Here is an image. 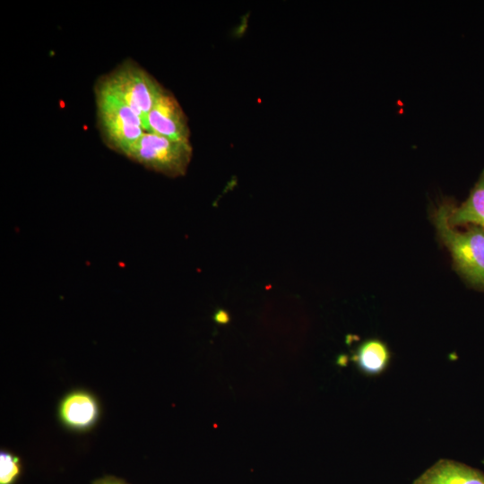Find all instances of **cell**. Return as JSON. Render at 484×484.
<instances>
[{
    "instance_id": "1",
    "label": "cell",
    "mask_w": 484,
    "mask_h": 484,
    "mask_svg": "<svg viewBox=\"0 0 484 484\" xmlns=\"http://www.w3.org/2000/svg\"><path fill=\"white\" fill-rule=\"evenodd\" d=\"M98 127L104 143L124 155L146 132L139 116L99 81L95 86Z\"/></svg>"
},
{
    "instance_id": "2",
    "label": "cell",
    "mask_w": 484,
    "mask_h": 484,
    "mask_svg": "<svg viewBox=\"0 0 484 484\" xmlns=\"http://www.w3.org/2000/svg\"><path fill=\"white\" fill-rule=\"evenodd\" d=\"M451 207L444 203L436 212L437 232L458 270L473 285L484 289V229L471 225L464 231L455 230L449 223Z\"/></svg>"
},
{
    "instance_id": "3",
    "label": "cell",
    "mask_w": 484,
    "mask_h": 484,
    "mask_svg": "<svg viewBox=\"0 0 484 484\" xmlns=\"http://www.w3.org/2000/svg\"><path fill=\"white\" fill-rule=\"evenodd\" d=\"M99 82L139 116L147 132V116L164 87L131 59L123 61Z\"/></svg>"
},
{
    "instance_id": "4",
    "label": "cell",
    "mask_w": 484,
    "mask_h": 484,
    "mask_svg": "<svg viewBox=\"0 0 484 484\" xmlns=\"http://www.w3.org/2000/svg\"><path fill=\"white\" fill-rule=\"evenodd\" d=\"M193 154L191 142H177L145 132L124 154L130 160L169 177L186 174Z\"/></svg>"
},
{
    "instance_id": "5",
    "label": "cell",
    "mask_w": 484,
    "mask_h": 484,
    "mask_svg": "<svg viewBox=\"0 0 484 484\" xmlns=\"http://www.w3.org/2000/svg\"><path fill=\"white\" fill-rule=\"evenodd\" d=\"M146 127L147 132L190 143L187 117L174 94L165 88L147 116Z\"/></svg>"
},
{
    "instance_id": "6",
    "label": "cell",
    "mask_w": 484,
    "mask_h": 484,
    "mask_svg": "<svg viewBox=\"0 0 484 484\" xmlns=\"http://www.w3.org/2000/svg\"><path fill=\"white\" fill-rule=\"evenodd\" d=\"M100 408L95 395L85 390H73L65 394L58 405L60 422L68 429L85 431L99 418Z\"/></svg>"
},
{
    "instance_id": "7",
    "label": "cell",
    "mask_w": 484,
    "mask_h": 484,
    "mask_svg": "<svg viewBox=\"0 0 484 484\" xmlns=\"http://www.w3.org/2000/svg\"><path fill=\"white\" fill-rule=\"evenodd\" d=\"M417 484H484V473L466 464L441 459L414 480Z\"/></svg>"
},
{
    "instance_id": "8",
    "label": "cell",
    "mask_w": 484,
    "mask_h": 484,
    "mask_svg": "<svg viewBox=\"0 0 484 484\" xmlns=\"http://www.w3.org/2000/svg\"><path fill=\"white\" fill-rule=\"evenodd\" d=\"M352 359L363 374L378 376L388 367L391 353L384 341L371 338L359 345Z\"/></svg>"
},
{
    "instance_id": "9",
    "label": "cell",
    "mask_w": 484,
    "mask_h": 484,
    "mask_svg": "<svg viewBox=\"0 0 484 484\" xmlns=\"http://www.w3.org/2000/svg\"><path fill=\"white\" fill-rule=\"evenodd\" d=\"M449 223L453 227L471 224L484 229V170L467 200L459 207L452 205Z\"/></svg>"
},
{
    "instance_id": "10",
    "label": "cell",
    "mask_w": 484,
    "mask_h": 484,
    "mask_svg": "<svg viewBox=\"0 0 484 484\" xmlns=\"http://www.w3.org/2000/svg\"><path fill=\"white\" fill-rule=\"evenodd\" d=\"M21 472L19 458L13 454L0 453V484H13Z\"/></svg>"
},
{
    "instance_id": "11",
    "label": "cell",
    "mask_w": 484,
    "mask_h": 484,
    "mask_svg": "<svg viewBox=\"0 0 484 484\" xmlns=\"http://www.w3.org/2000/svg\"><path fill=\"white\" fill-rule=\"evenodd\" d=\"M93 484H127V483L114 477H105V478L96 480Z\"/></svg>"
},
{
    "instance_id": "12",
    "label": "cell",
    "mask_w": 484,
    "mask_h": 484,
    "mask_svg": "<svg viewBox=\"0 0 484 484\" xmlns=\"http://www.w3.org/2000/svg\"><path fill=\"white\" fill-rule=\"evenodd\" d=\"M413 484H417V483L413 482Z\"/></svg>"
}]
</instances>
